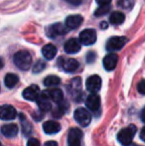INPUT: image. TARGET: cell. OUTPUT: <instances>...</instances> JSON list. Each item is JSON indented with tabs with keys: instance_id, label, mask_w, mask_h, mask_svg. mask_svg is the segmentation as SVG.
Here are the masks:
<instances>
[{
	"instance_id": "1",
	"label": "cell",
	"mask_w": 145,
	"mask_h": 146,
	"mask_svg": "<svg viewBox=\"0 0 145 146\" xmlns=\"http://www.w3.org/2000/svg\"><path fill=\"white\" fill-rule=\"evenodd\" d=\"M13 62L18 69L27 71L32 66V56L27 51H19L14 55Z\"/></svg>"
},
{
	"instance_id": "2",
	"label": "cell",
	"mask_w": 145,
	"mask_h": 146,
	"mask_svg": "<svg viewBox=\"0 0 145 146\" xmlns=\"http://www.w3.org/2000/svg\"><path fill=\"white\" fill-rule=\"evenodd\" d=\"M136 133V126L133 124H130L129 126L121 129L117 135L118 141L123 146H129L132 143L133 137Z\"/></svg>"
},
{
	"instance_id": "3",
	"label": "cell",
	"mask_w": 145,
	"mask_h": 146,
	"mask_svg": "<svg viewBox=\"0 0 145 146\" xmlns=\"http://www.w3.org/2000/svg\"><path fill=\"white\" fill-rule=\"evenodd\" d=\"M73 117H75V120L83 127L87 126L91 121V112L85 108H77L75 110V113H73Z\"/></svg>"
},
{
	"instance_id": "4",
	"label": "cell",
	"mask_w": 145,
	"mask_h": 146,
	"mask_svg": "<svg viewBox=\"0 0 145 146\" xmlns=\"http://www.w3.org/2000/svg\"><path fill=\"white\" fill-rule=\"evenodd\" d=\"M127 43V38L126 37H111L107 42V50L109 52H114L118 51L123 48L124 45Z\"/></svg>"
},
{
	"instance_id": "5",
	"label": "cell",
	"mask_w": 145,
	"mask_h": 146,
	"mask_svg": "<svg viewBox=\"0 0 145 146\" xmlns=\"http://www.w3.org/2000/svg\"><path fill=\"white\" fill-rule=\"evenodd\" d=\"M79 42L85 46H91L97 42V32L93 29H85L79 34Z\"/></svg>"
},
{
	"instance_id": "6",
	"label": "cell",
	"mask_w": 145,
	"mask_h": 146,
	"mask_svg": "<svg viewBox=\"0 0 145 146\" xmlns=\"http://www.w3.org/2000/svg\"><path fill=\"white\" fill-rule=\"evenodd\" d=\"M58 65L61 67V69H63L67 73H73L75 72L79 67V62L75 59H63L60 58L58 62Z\"/></svg>"
},
{
	"instance_id": "7",
	"label": "cell",
	"mask_w": 145,
	"mask_h": 146,
	"mask_svg": "<svg viewBox=\"0 0 145 146\" xmlns=\"http://www.w3.org/2000/svg\"><path fill=\"white\" fill-rule=\"evenodd\" d=\"M83 132L79 128H72L68 134V146H81Z\"/></svg>"
},
{
	"instance_id": "8",
	"label": "cell",
	"mask_w": 145,
	"mask_h": 146,
	"mask_svg": "<svg viewBox=\"0 0 145 146\" xmlns=\"http://www.w3.org/2000/svg\"><path fill=\"white\" fill-rule=\"evenodd\" d=\"M36 102L39 106V108H40L42 111H48V110H50L51 108H52V104H51L52 100H51L50 96H49L48 90H47L41 92L38 100H37Z\"/></svg>"
},
{
	"instance_id": "9",
	"label": "cell",
	"mask_w": 145,
	"mask_h": 146,
	"mask_svg": "<svg viewBox=\"0 0 145 146\" xmlns=\"http://www.w3.org/2000/svg\"><path fill=\"white\" fill-rule=\"evenodd\" d=\"M66 27L61 23H56L47 27V36L51 39H55L59 36L66 34Z\"/></svg>"
},
{
	"instance_id": "10",
	"label": "cell",
	"mask_w": 145,
	"mask_h": 146,
	"mask_svg": "<svg viewBox=\"0 0 145 146\" xmlns=\"http://www.w3.org/2000/svg\"><path fill=\"white\" fill-rule=\"evenodd\" d=\"M87 88L89 92H91V94H95L101 88V79L99 76L93 75L91 76L89 78H87V83H85Z\"/></svg>"
},
{
	"instance_id": "11",
	"label": "cell",
	"mask_w": 145,
	"mask_h": 146,
	"mask_svg": "<svg viewBox=\"0 0 145 146\" xmlns=\"http://www.w3.org/2000/svg\"><path fill=\"white\" fill-rule=\"evenodd\" d=\"M85 106L91 111H97L101 108V98L97 94H91L85 100Z\"/></svg>"
},
{
	"instance_id": "12",
	"label": "cell",
	"mask_w": 145,
	"mask_h": 146,
	"mask_svg": "<svg viewBox=\"0 0 145 146\" xmlns=\"http://www.w3.org/2000/svg\"><path fill=\"white\" fill-rule=\"evenodd\" d=\"M17 115L16 110L12 106H2L0 110V117L2 120H13Z\"/></svg>"
},
{
	"instance_id": "13",
	"label": "cell",
	"mask_w": 145,
	"mask_h": 146,
	"mask_svg": "<svg viewBox=\"0 0 145 146\" xmlns=\"http://www.w3.org/2000/svg\"><path fill=\"white\" fill-rule=\"evenodd\" d=\"M40 94L41 92H40V90H39L38 86L32 85L24 90L22 96H23V98H26L27 100H37L39 98V96H40Z\"/></svg>"
},
{
	"instance_id": "14",
	"label": "cell",
	"mask_w": 145,
	"mask_h": 146,
	"mask_svg": "<svg viewBox=\"0 0 145 146\" xmlns=\"http://www.w3.org/2000/svg\"><path fill=\"white\" fill-rule=\"evenodd\" d=\"M64 50L67 54H75L81 51V42L75 38L68 40L64 45Z\"/></svg>"
},
{
	"instance_id": "15",
	"label": "cell",
	"mask_w": 145,
	"mask_h": 146,
	"mask_svg": "<svg viewBox=\"0 0 145 146\" xmlns=\"http://www.w3.org/2000/svg\"><path fill=\"white\" fill-rule=\"evenodd\" d=\"M103 67L107 71H112V70L115 69L116 65H117L118 62V57L116 54L113 53H110V54L107 55V56L103 58Z\"/></svg>"
},
{
	"instance_id": "16",
	"label": "cell",
	"mask_w": 145,
	"mask_h": 146,
	"mask_svg": "<svg viewBox=\"0 0 145 146\" xmlns=\"http://www.w3.org/2000/svg\"><path fill=\"white\" fill-rule=\"evenodd\" d=\"M83 21V18L81 15H71L66 18L65 24H66V27L69 29H75L81 25Z\"/></svg>"
},
{
	"instance_id": "17",
	"label": "cell",
	"mask_w": 145,
	"mask_h": 146,
	"mask_svg": "<svg viewBox=\"0 0 145 146\" xmlns=\"http://www.w3.org/2000/svg\"><path fill=\"white\" fill-rule=\"evenodd\" d=\"M43 129H44L45 133H47V134H55V133H58L61 130V125L57 121L49 120L44 122Z\"/></svg>"
},
{
	"instance_id": "18",
	"label": "cell",
	"mask_w": 145,
	"mask_h": 146,
	"mask_svg": "<svg viewBox=\"0 0 145 146\" xmlns=\"http://www.w3.org/2000/svg\"><path fill=\"white\" fill-rule=\"evenodd\" d=\"M1 132L5 137H15L18 133V126L14 123H9V124H5L1 127Z\"/></svg>"
},
{
	"instance_id": "19",
	"label": "cell",
	"mask_w": 145,
	"mask_h": 146,
	"mask_svg": "<svg viewBox=\"0 0 145 146\" xmlns=\"http://www.w3.org/2000/svg\"><path fill=\"white\" fill-rule=\"evenodd\" d=\"M42 54L46 60H53L56 57L57 48L53 44H47L42 48Z\"/></svg>"
},
{
	"instance_id": "20",
	"label": "cell",
	"mask_w": 145,
	"mask_h": 146,
	"mask_svg": "<svg viewBox=\"0 0 145 146\" xmlns=\"http://www.w3.org/2000/svg\"><path fill=\"white\" fill-rule=\"evenodd\" d=\"M50 98L52 102H56V104H61L64 102V96H63V92L59 88H52V90H47Z\"/></svg>"
},
{
	"instance_id": "21",
	"label": "cell",
	"mask_w": 145,
	"mask_h": 146,
	"mask_svg": "<svg viewBox=\"0 0 145 146\" xmlns=\"http://www.w3.org/2000/svg\"><path fill=\"white\" fill-rule=\"evenodd\" d=\"M125 20V16L120 11H113L109 16V22L112 25H119L122 24Z\"/></svg>"
},
{
	"instance_id": "22",
	"label": "cell",
	"mask_w": 145,
	"mask_h": 146,
	"mask_svg": "<svg viewBox=\"0 0 145 146\" xmlns=\"http://www.w3.org/2000/svg\"><path fill=\"white\" fill-rule=\"evenodd\" d=\"M19 82V78L15 74H7L5 76V79H4V84L8 88H14Z\"/></svg>"
},
{
	"instance_id": "23",
	"label": "cell",
	"mask_w": 145,
	"mask_h": 146,
	"mask_svg": "<svg viewBox=\"0 0 145 146\" xmlns=\"http://www.w3.org/2000/svg\"><path fill=\"white\" fill-rule=\"evenodd\" d=\"M61 83V80L59 77L57 76H48L46 79L44 80V85L48 88H52V87H56L59 84Z\"/></svg>"
},
{
	"instance_id": "24",
	"label": "cell",
	"mask_w": 145,
	"mask_h": 146,
	"mask_svg": "<svg viewBox=\"0 0 145 146\" xmlns=\"http://www.w3.org/2000/svg\"><path fill=\"white\" fill-rule=\"evenodd\" d=\"M118 6L121 7L122 9L129 10L133 7L134 5V0H118L117 2Z\"/></svg>"
},
{
	"instance_id": "25",
	"label": "cell",
	"mask_w": 145,
	"mask_h": 146,
	"mask_svg": "<svg viewBox=\"0 0 145 146\" xmlns=\"http://www.w3.org/2000/svg\"><path fill=\"white\" fill-rule=\"evenodd\" d=\"M109 11H110V6L109 5L99 6V7L95 11V15L97 16V17H101V16L107 14Z\"/></svg>"
},
{
	"instance_id": "26",
	"label": "cell",
	"mask_w": 145,
	"mask_h": 146,
	"mask_svg": "<svg viewBox=\"0 0 145 146\" xmlns=\"http://www.w3.org/2000/svg\"><path fill=\"white\" fill-rule=\"evenodd\" d=\"M45 68H46V63H45L44 61H42V60H39L35 65L33 66L32 71H33L34 74H38V73H40V72L44 71Z\"/></svg>"
},
{
	"instance_id": "27",
	"label": "cell",
	"mask_w": 145,
	"mask_h": 146,
	"mask_svg": "<svg viewBox=\"0 0 145 146\" xmlns=\"http://www.w3.org/2000/svg\"><path fill=\"white\" fill-rule=\"evenodd\" d=\"M81 78H75V79L72 80L71 82V86H72V88L75 90H79L81 88Z\"/></svg>"
},
{
	"instance_id": "28",
	"label": "cell",
	"mask_w": 145,
	"mask_h": 146,
	"mask_svg": "<svg viewBox=\"0 0 145 146\" xmlns=\"http://www.w3.org/2000/svg\"><path fill=\"white\" fill-rule=\"evenodd\" d=\"M137 90L141 94H145V80H142L138 83Z\"/></svg>"
},
{
	"instance_id": "29",
	"label": "cell",
	"mask_w": 145,
	"mask_h": 146,
	"mask_svg": "<svg viewBox=\"0 0 145 146\" xmlns=\"http://www.w3.org/2000/svg\"><path fill=\"white\" fill-rule=\"evenodd\" d=\"M27 146H40V142H39L38 139L36 138H30L27 142Z\"/></svg>"
},
{
	"instance_id": "30",
	"label": "cell",
	"mask_w": 145,
	"mask_h": 146,
	"mask_svg": "<svg viewBox=\"0 0 145 146\" xmlns=\"http://www.w3.org/2000/svg\"><path fill=\"white\" fill-rule=\"evenodd\" d=\"M95 59V53L93 52H89V54H87V61L89 62V63H93V60Z\"/></svg>"
},
{
	"instance_id": "31",
	"label": "cell",
	"mask_w": 145,
	"mask_h": 146,
	"mask_svg": "<svg viewBox=\"0 0 145 146\" xmlns=\"http://www.w3.org/2000/svg\"><path fill=\"white\" fill-rule=\"evenodd\" d=\"M95 2H97L99 5L103 6V5H109L111 0H95Z\"/></svg>"
},
{
	"instance_id": "32",
	"label": "cell",
	"mask_w": 145,
	"mask_h": 146,
	"mask_svg": "<svg viewBox=\"0 0 145 146\" xmlns=\"http://www.w3.org/2000/svg\"><path fill=\"white\" fill-rule=\"evenodd\" d=\"M66 1L73 6H79V4H81V2H83L81 0H66Z\"/></svg>"
},
{
	"instance_id": "33",
	"label": "cell",
	"mask_w": 145,
	"mask_h": 146,
	"mask_svg": "<svg viewBox=\"0 0 145 146\" xmlns=\"http://www.w3.org/2000/svg\"><path fill=\"white\" fill-rule=\"evenodd\" d=\"M26 121H27V120H25V121L22 120V121H21V122H22V125L26 124ZM29 128H31V126H29ZM29 132H30V131L27 129V127H26V126H23V133H25V134H28Z\"/></svg>"
},
{
	"instance_id": "34",
	"label": "cell",
	"mask_w": 145,
	"mask_h": 146,
	"mask_svg": "<svg viewBox=\"0 0 145 146\" xmlns=\"http://www.w3.org/2000/svg\"><path fill=\"white\" fill-rule=\"evenodd\" d=\"M45 146H58V143L55 142V141H48V142L45 144Z\"/></svg>"
},
{
	"instance_id": "35",
	"label": "cell",
	"mask_w": 145,
	"mask_h": 146,
	"mask_svg": "<svg viewBox=\"0 0 145 146\" xmlns=\"http://www.w3.org/2000/svg\"><path fill=\"white\" fill-rule=\"evenodd\" d=\"M140 138H141L143 141H145V126L142 128V130H141V133H140Z\"/></svg>"
},
{
	"instance_id": "36",
	"label": "cell",
	"mask_w": 145,
	"mask_h": 146,
	"mask_svg": "<svg viewBox=\"0 0 145 146\" xmlns=\"http://www.w3.org/2000/svg\"><path fill=\"white\" fill-rule=\"evenodd\" d=\"M101 29H107V22H105V21L101 22Z\"/></svg>"
},
{
	"instance_id": "37",
	"label": "cell",
	"mask_w": 145,
	"mask_h": 146,
	"mask_svg": "<svg viewBox=\"0 0 145 146\" xmlns=\"http://www.w3.org/2000/svg\"><path fill=\"white\" fill-rule=\"evenodd\" d=\"M141 120L143 121V122H145V108L142 110V111H141Z\"/></svg>"
},
{
	"instance_id": "38",
	"label": "cell",
	"mask_w": 145,
	"mask_h": 146,
	"mask_svg": "<svg viewBox=\"0 0 145 146\" xmlns=\"http://www.w3.org/2000/svg\"><path fill=\"white\" fill-rule=\"evenodd\" d=\"M135 146H139V145H135Z\"/></svg>"
}]
</instances>
